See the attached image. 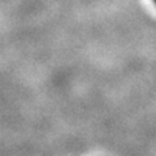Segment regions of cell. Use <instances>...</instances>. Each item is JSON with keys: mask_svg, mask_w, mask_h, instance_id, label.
I'll return each instance as SVG.
<instances>
[{"mask_svg": "<svg viewBox=\"0 0 156 156\" xmlns=\"http://www.w3.org/2000/svg\"><path fill=\"white\" fill-rule=\"evenodd\" d=\"M152 3L155 4V5H156V0H152Z\"/></svg>", "mask_w": 156, "mask_h": 156, "instance_id": "cell-1", "label": "cell"}]
</instances>
